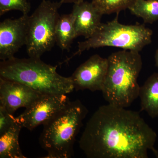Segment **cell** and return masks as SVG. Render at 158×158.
Returning <instances> with one entry per match:
<instances>
[{
    "label": "cell",
    "instance_id": "6da1fadb",
    "mask_svg": "<svg viewBox=\"0 0 158 158\" xmlns=\"http://www.w3.org/2000/svg\"><path fill=\"white\" fill-rule=\"evenodd\" d=\"M155 132L138 112L109 104L99 107L86 123L79 147L89 158H148Z\"/></svg>",
    "mask_w": 158,
    "mask_h": 158
},
{
    "label": "cell",
    "instance_id": "7a4b0ae2",
    "mask_svg": "<svg viewBox=\"0 0 158 158\" xmlns=\"http://www.w3.org/2000/svg\"><path fill=\"white\" fill-rule=\"evenodd\" d=\"M106 76L102 90L109 104L119 108L130 106L139 97L138 79L143 62L139 52L123 50L108 57Z\"/></svg>",
    "mask_w": 158,
    "mask_h": 158
},
{
    "label": "cell",
    "instance_id": "3957f363",
    "mask_svg": "<svg viewBox=\"0 0 158 158\" xmlns=\"http://www.w3.org/2000/svg\"><path fill=\"white\" fill-rule=\"evenodd\" d=\"M57 66L40 58H13L0 63V77L27 85L42 94H65L74 90L70 77L57 73Z\"/></svg>",
    "mask_w": 158,
    "mask_h": 158
},
{
    "label": "cell",
    "instance_id": "277c9868",
    "mask_svg": "<svg viewBox=\"0 0 158 158\" xmlns=\"http://www.w3.org/2000/svg\"><path fill=\"white\" fill-rule=\"evenodd\" d=\"M88 113V109L81 101H69L43 124L39 140L41 147L48 153L45 158L73 156L77 136Z\"/></svg>",
    "mask_w": 158,
    "mask_h": 158
},
{
    "label": "cell",
    "instance_id": "5b68a950",
    "mask_svg": "<svg viewBox=\"0 0 158 158\" xmlns=\"http://www.w3.org/2000/svg\"><path fill=\"white\" fill-rule=\"evenodd\" d=\"M152 35V31L144 25L123 24L117 16L111 21L101 23L92 36L79 42L77 50L65 61L68 62L84 51L103 47L140 52L151 43Z\"/></svg>",
    "mask_w": 158,
    "mask_h": 158
},
{
    "label": "cell",
    "instance_id": "8992f818",
    "mask_svg": "<svg viewBox=\"0 0 158 158\" xmlns=\"http://www.w3.org/2000/svg\"><path fill=\"white\" fill-rule=\"evenodd\" d=\"M63 3L42 0L29 16L26 49L29 57L40 58L56 44V29Z\"/></svg>",
    "mask_w": 158,
    "mask_h": 158
},
{
    "label": "cell",
    "instance_id": "52a82bcc",
    "mask_svg": "<svg viewBox=\"0 0 158 158\" xmlns=\"http://www.w3.org/2000/svg\"><path fill=\"white\" fill-rule=\"evenodd\" d=\"M69 101L66 94H42L16 118L23 128L32 131L49 120Z\"/></svg>",
    "mask_w": 158,
    "mask_h": 158
},
{
    "label": "cell",
    "instance_id": "ba28073f",
    "mask_svg": "<svg viewBox=\"0 0 158 158\" xmlns=\"http://www.w3.org/2000/svg\"><path fill=\"white\" fill-rule=\"evenodd\" d=\"M107 58L95 54L76 69L70 76L74 90L102 91L107 73Z\"/></svg>",
    "mask_w": 158,
    "mask_h": 158
},
{
    "label": "cell",
    "instance_id": "9c48e42d",
    "mask_svg": "<svg viewBox=\"0 0 158 158\" xmlns=\"http://www.w3.org/2000/svg\"><path fill=\"white\" fill-rule=\"evenodd\" d=\"M29 15H23L16 19H5L0 23V59L2 61L14 57L27 39Z\"/></svg>",
    "mask_w": 158,
    "mask_h": 158
},
{
    "label": "cell",
    "instance_id": "30bf717a",
    "mask_svg": "<svg viewBox=\"0 0 158 158\" xmlns=\"http://www.w3.org/2000/svg\"><path fill=\"white\" fill-rule=\"evenodd\" d=\"M41 95L22 83L0 77V106L11 114L19 108L28 107Z\"/></svg>",
    "mask_w": 158,
    "mask_h": 158
},
{
    "label": "cell",
    "instance_id": "8fae6325",
    "mask_svg": "<svg viewBox=\"0 0 158 158\" xmlns=\"http://www.w3.org/2000/svg\"><path fill=\"white\" fill-rule=\"evenodd\" d=\"M74 15L76 37L89 38L101 24L103 15L91 2L83 1L74 4L72 11Z\"/></svg>",
    "mask_w": 158,
    "mask_h": 158
},
{
    "label": "cell",
    "instance_id": "7c38bea8",
    "mask_svg": "<svg viewBox=\"0 0 158 158\" xmlns=\"http://www.w3.org/2000/svg\"><path fill=\"white\" fill-rule=\"evenodd\" d=\"M139 97L141 111H145L151 118L158 117V73L150 76L140 87Z\"/></svg>",
    "mask_w": 158,
    "mask_h": 158
},
{
    "label": "cell",
    "instance_id": "4fadbf2b",
    "mask_svg": "<svg viewBox=\"0 0 158 158\" xmlns=\"http://www.w3.org/2000/svg\"><path fill=\"white\" fill-rule=\"evenodd\" d=\"M21 124L17 120L2 135H0V158H26L19 143Z\"/></svg>",
    "mask_w": 158,
    "mask_h": 158
},
{
    "label": "cell",
    "instance_id": "5bb4252c",
    "mask_svg": "<svg viewBox=\"0 0 158 158\" xmlns=\"http://www.w3.org/2000/svg\"><path fill=\"white\" fill-rule=\"evenodd\" d=\"M74 15L70 14L60 15L56 29V43L62 50L69 51L76 36Z\"/></svg>",
    "mask_w": 158,
    "mask_h": 158
},
{
    "label": "cell",
    "instance_id": "9a60e30c",
    "mask_svg": "<svg viewBox=\"0 0 158 158\" xmlns=\"http://www.w3.org/2000/svg\"><path fill=\"white\" fill-rule=\"evenodd\" d=\"M128 9L144 23H152L158 20V0H136Z\"/></svg>",
    "mask_w": 158,
    "mask_h": 158
},
{
    "label": "cell",
    "instance_id": "2e32d148",
    "mask_svg": "<svg viewBox=\"0 0 158 158\" xmlns=\"http://www.w3.org/2000/svg\"><path fill=\"white\" fill-rule=\"evenodd\" d=\"M136 0H92L91 2L103 15L128 9Z\"/></svg>",
    "mask_w": 158,
    "mask_h": 158
},
{
    "label": "cell",
    "instance_id": "e0dca14e",
    "mask_svg": "<svg viewBox=\"0 0 158 158\" xmlns=\"http://www.w3.org/2000/svg\"><path fill=\"white\" fill-rule=\"evenodd\" d=\"M31 5L28 0H0V15L13 10L21 11L23 15H28Z\"/></svg>",
    "mask_w": 158,
    "mask_h": 158
},
{
    "label": "cell",
    "instance_id": "ac0fdd59",
    "mask_svg": "<svg viewBox=\"0 0 158 158\" xmlns=\"http://www.w3.org/2000/svg\"><path fill=\"white\" fill-rule=\"evenodd\" d=\"M16 121V117L9 113L6 108L0 106V135L11 127Z\"/></svg>",
    "mask_w": 158,
    "mask_h": 158
},
{
    "label": "cell",
    "instance_id": "d6986e66",
    "mask_svg": "<svg viewBox=\"0 0 158 158\" xmlns=\"http://www.w3.org/2000/svg\"><path fill=\"white\" fill-rule=\"evenodd\" d=\"M63 4L64 3H73V4H76L81 2L85 1V0H60Z\"/></svg>",
    "mask_w": 158,
    "mask_h": 158
},
{
    "label": "cell",
    "instance_id": "ffe728a7",
    "mask_svg": "<svg viewBox=\"0 0 158 158\" xmlns=\"http://www.w3.org/2000/svg\"><path fill=\"white\" fill-rule=\"evenodd\" d=\"M155 58L156 66L158 67V49L156 51Z\"/></svg>",
    "mask_w": 158,
    "mask_h": 158
}]
</instances>
